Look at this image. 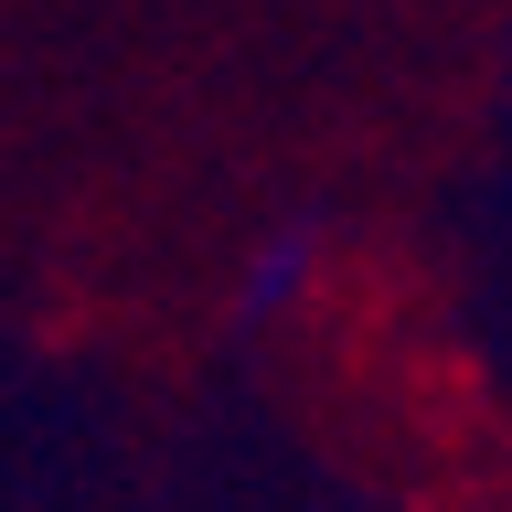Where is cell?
<instances>
[{
  "label": "cell",
  "mask_w": 512,
  "mask_h": 512,
  "mask_svg": "<svg viewBox=\"0 0 512 512\" xmlns=\"http://www.w3.org/2000/svg\"><path fill=\"white\" fill-rule=\"evenodd\" d=\"M320 267H331V246H320V224H278L267 246L235 267V310L246 320H288L320 299Z\"/></svg>",
  "instance_id": "6da1fadb"
}]
</instances>
